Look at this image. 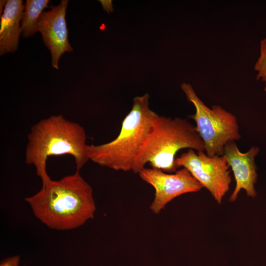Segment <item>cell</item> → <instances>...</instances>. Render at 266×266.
Segmentation results:
<instances>
[{
    "label": "cell",
    "mask_w": 266,
    "mask_h": 266,
    "mask_svg": "<svg viewBox=\"0 0 266 266\" xmlns=\"http://www.w3.org/2000/svg\"><path fill=\"white\" fill-rule=\"evenodd\" d=\"M149 98L146 93L133 99L132 109L123 119L114 139L88 145L89 160L115 170H132L136 157L158 115L150 108Z\"/></svg>",
    "instance_id": "4"
},
{
    "label": "cell",
    "mask_w": 266,
    "mask_h": 266,
    "mask_svg": "<svg viewBox=\"0 0 266 266\" xmlns=\"http://www.w3.org/2000/svg\"><path fill=\"white\" fill-rule=\"evenodd\" d=\"M24 5L22 0H8L0 15V55L14 52L22 33Z\"/></svg>",
    "instance_id": "10"
},
{
    "label": "cell",
    "mask_w": 266,
    "mask_h": 266,
    "mask_svg": "<svg viewBox=\"0 0 266 266\" xmlns=\"http://www.w3.org/2000/svg\"><path fill=\"white\" fill-rule=\"evenodd\" d=\"M175 164L177 168L188 169L203 187L209 191L215 200L221 203L232 181L224 155L209 157L204 151L196 154L194 150L189 149L176 157Z\"/></svg>",
    "instance_id": "6"
},
{
    "label": "cell",
    "mask_w": 266,
    "mask_h": 266,
    "mask_svg": "<svg viewBox=\"0 0 266 266\" xmlns=\"http://www.w3.org/2000/svg\"><path fill=\"white\" fill-rule=\"evenodd\" d=\"M254 69L257 72L256 78L265 83L266 92V37L260 41V56L256 62Z\"/></svg>",
    "instance_id": "12"
},
{
    "label": "cell",
    "mask_w": 266,
    "mask_h": 266,
    "mask_svg": "<svg viewBox=\"0 0 266 266\" xmlns=\"http://www.w3.org/2000/svg\"><path fill=\"white\" fill-rule=\"evenodd\" d=\"M68 2L62 0L58 5H52L50 10L43 11L37 23V31L50 52L52 66L57 69H59V61L62 55L73 51L68 40L66 19Z\"/></svg>",
    "instance_id": "8"
},
{
    "label": "cell",
    "mask_w": 266,
    "mask_h": 266,
    "mask_svg": "<svg viewBox=\"0 0 266 266\" xmlns=\"http://www.w3.org/2000/svg\"><path fill=\"white\" fill-rule=\"evenodd\" d=\"M188 148L204 151V143L195 126L187 119L158 115L141 146L132 171L139 172L149 163L166 173L176 172L177 153Z\"/></svg>",
    "instance_id": "3"
},
{
    "label": "cell",
    "mask_w": 266,
    "mask_h": 266,
    "mask_svg": "<svg viewBox=\"0 0 266 266\" xmlns=\"http://www.w3.org/2000/svg\"><path fill=\"white\" fill-rule=\"evenodd\" d=\"M86 133L79 124L65 119L62 115L41 120L31 128L28 135L25 163L34 166L42 187L52 181L46 170L48 158L70 155L79 171L89 160Z\"/></svg>",
    "instance_id": "2"
},
{
    "label": "cell",
    "mask_w": 266,
    "mask_h": 266,
    "mask_svg": "<svg viewBox=\"0 0 266 266\" xmlns=\"http://www.w3.org/2000/svg\"><path fill=\"white\" fill-rule=\"evenodd\" d=\"M20 256H10L2 260L0 262V266H20Z\"/></svg>",
    "instance_id": "13"
},
{
    "label": "cell",
    "mask_w": 266,
    "mask_h": 266,
    "mask_svg": "<svg viewBox=\"0 0 266 266\" xmlns=\"http://www.w3.org/2000/svg\"><path fill=\"white\" fill-rule=\"evenodd\" d=\"M25 200L37 219L56 230L83 225L94 217L96 209L92 188L77 170L59 180H52Z\"/></svg>",
    "instance_id": "1"
},
{
    "label": "cell",
    "mask_w": 266,
    "mask_h": 266,
    "mask_svg": "<svg viewBox=\"0 0 266 266\" xmlns=\"http://www.w3.org/2000/svg\"><path fill=\"white\" fill-rule=\"evenodd\" d=\"M259 151V148L252 146L248 151L241 152L234 141H230L225 146L223 155L232 169L236 182L230 201H235L241 190H244L248 196H256L254 185L258 175L255 159Z\"/></svg>",
    "instance_id": "9"
},
{
    "label": "cell",
    "mask_w": 266,
    "mask_h": 266,
    "mask_svg": "<svg viewBox=\"0 0 266 266\" xmlns=\"http://www.w3.org/2000/svg\"><path fill=\"white\" fill-rule=\"evenodd\" d=\"M141 179L155 189L150 205L154 213H159L174 198L184 194L197 192L203 186L184 167L170 174L154 168H143L138 173Z\"/></svg>",
    "instance_id": "7"
},
{
    "label": "cell",
    "mask_w": 266,
    "mask_h": 266,
    "mask_svg": "<svg viewBox=\"0 0 266 266\" xmlns=\"http://www.w3.org/2000/svg\"><path fill=\"white\" fill-rule=\"evenodd\" d=\"M7 0H0V15L2 14L5 5L6 3Z\"/></svg>",
    "instance_id": "14"
},
{
    "label": "cell",
    "mask_w": 266,
    "mask_h": 266,
    "mask_svg": "<svg viewBox=\"0 0 266 266\" xmlns=\"http://www.w3.org/2000/svg\"><path fill=\"white\" fill-rule=\"evenodd\" d=\"M181 88L188 100L195 107V113L189 117L196 123L206 154L209 157L223 155L227 143L239 140L241 137L236 117L220 105L207 107L189 83H183Z\"/></svg>",
    "instance_id": "5"
},
{
    "label": "cell",
    "mask_w": 266,
    "mask_h": 266,
    "mask_svg": "<svg viewBox=\"0 0 266 266\" xmlns=\"http://www.w3.org/2000/svg\"><path fill=\"white\" fill-rule=\"evenodd\" d=\"M49 0H27L24 5L21 22L23 37L28 38L34 35L38 31L37 23L43 10L47 7Z\"/></svg>",
    "instance_id": "11"
}]
</instances>
